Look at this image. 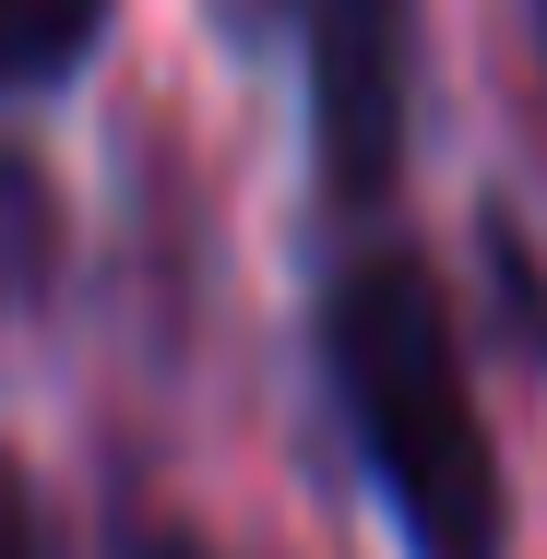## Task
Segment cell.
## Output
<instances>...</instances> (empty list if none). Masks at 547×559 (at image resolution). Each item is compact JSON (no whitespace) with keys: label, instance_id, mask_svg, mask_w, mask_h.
I'll use <instances>...</instances> for the list:
<instances>
[{"label":"cell","instance_id":"obj_1","mask_svg":"<svg viewBox=\"0 0 547 559\" xmlns=\"http://www.w3.org/2000/svg\"><path fill=\"white\" fill-rule=\"evenodd\" d=\"M322 393L345 417V452L369 476V500L393 512L405 559H512V488H500V441L464 369V322L429 250L369 238L322 274Z\"/></svg>","mask_w":547,"mask_h":559},{"label":"cell","instance_id":"obj_2","mask_svg":"<svg viewBox=\"0 0 547 559\" xmlns=\"http://www.w3.org/2000/svg\"><path fill=\"white\" fill-rule=\"evenodd\" d=\"M298 48L310 167L345 215H381L417 143V0H250Z\"/></svg>","mask_w":547,"mask_h":559},{"label":"cell","instance_id":"obj_3","mask_svg":"<svg viewBox=\"0 0 547 559\" xmlns=\"http://www.w3.org/2000/svg\"><path fill=\"white\" fill-rule=\"evenodd\" d=\"M108 36H119V0H0V108L84 84Z\"/></svg>","mask_w":547,"mask_h":559},{"label":"cell","instance_id":"obj_4","mask_svg":"<svg viewBox=\"0 0 547 559\" xmlns=\"http://www.w3.org/2000/svg\"><path fill=\"white\" fill-rule=\"evenodd\" d=\"M48 262H60V191H48L36 155L0 143V322L48 286Z\"/></svg>","mask_w":547,"mask_h":559},{"label":"cell","instance_id":"obj_5","mask_svg":"<svg viewBox=\"0 0 547 559\" xmlns=\"http://www.w3.org/2000/svg\"><path fill=\"white\" fill-rule=\"evenodd\" d=\"M476 238H488V286H500V322H512V345H536V369H547V262L524 250V226H512V215H488Z\"/></svg>","mask_w":547,"mask_h":559},{"label":"cell","instance_id":"obj_6","mask_svg":"<svg viewBox=\"0 0 547 559\" xmlns=\"http://www.w3.org/2000/svg\"><path fill=\"white\" fill-rule=\"evenodd\" d=\"M0 559H60V512L36 488V464L0 441Z\"/></svg>","mask_w":547,"mask_h":559},{"label":"cell","instance_id":"obj_7","mask_svg":"<svg viewBox=\"0 0 547 559\" xmlns=\"http://www.w3.org/2000/svg\"><path fill=\"white\" fill-rule=\"evenodd\" d=\"M108 559H226V548H203L179 512H155V500H119L108 512Z\"/></svg>","mask_w":547,"mask_h":559},{"label":"cell","instance_id":"obj_8","mask_svg":"<svg viewBox=\"0 0 547 559\" xmlns=\"http://www.w3.org/2000/svg\"><path fill=\"white\" fill-rule=\"evenodd\" d=\"M536 48H547V0H536Z\"/></svg>","mask_w":547,"mask_h":559}]
</instances>
